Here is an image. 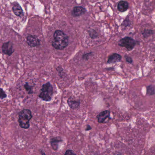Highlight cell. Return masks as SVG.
<instances>
[{
    "label": "cell",
    "instance_id": "obj_15",
    "mask_svg": "<svg viewBox=\"0 0 155 155\" xmlns=\"http://www.w3.org/2000/svg\"><path fill=\"white\" fill-rule=\"evenodd\" d=\"M25 88L26 89V91L28 92V93L32 94L33 93V87L29 85L28 83H26L24 85Z\"/></svg>",
    "mask_w": 155,
    "mask_h": 155
},
{
    "label": "cell",
    "instance_id": "obj_7",
    "mask_svg": "<svg viewBox=\"0 0 155 155\" xmlns=\"http://www.w3.org/2000/svg\"><path fill=\"white\" fill-rule=\"evenodd\" d=\"M110 112L109 111H104L101 112L97 115V121L99 123H105L107 120L110 118Z\"/></svg>",
    "mask_w": 155,
    "mask_h": 155
},
{
    "label": "cell",
    "instance_id": "obj_6",
    "mask_svg": "<svg viewBox=\"0 0 155 155\" xmlns=\"http://www.w3.org/2000/svg\"><path fill=\"white\" fill-rule=\"evenodd\" d=\"M26 42L29 46L31 47H35L39 46L40 45V40L35 35H29L27 36L26 38Z\"/></svg>",
    "mask_w": 155,
    "mask_h": 155
},
{
    "label": "cell",
    "instance_id": "obj_13",
    "mask_svg": "<svg viewBox=\"0 0 155 155\" xmlns=\"http://www.w3.org/2000/svg\"><path fill=\"white\" fill-rule=\"evenodd\" d=\"M62 140L60 138L57 137V138H53L51 139V144L52 147L54 151H57L58 150V147H59V144L60 142H62Z\"/></svg>",
    "mask_w": 155,
    "mask_h": 155
},
{
    "label": "cell",
    "instance_id": "obj_9",
    "mask_svg": "<svg viewBox=\"0 0 155 155\" xmlns=\"http://www.w3.org/2000/svg\"><path fill=\"white\" fill-rule=\"evenodd\" d=\"M12 10L15 14L17 16L21 17L23 15V12L21 5L18 3H15L12 7Z\"/></svg>",
    "mask_w": 155,
    "mask_h": 155
},
{
    "label": "cell",
    "instance_id": "obj_19",
    "mask_svg": "<svg viewBox=\"0 0 155 155\" xmlns=\"http://www.w3.org/2000/svg\"><path fill=\"white\" fill-rule=\"evenodd\" d=\"M76 154L72 150H68L66 151L65 155H75Z\"/></svg>",
    "mask_w": 155,
    "mask_h": 155
},
{
    "label": "cell",
    "instance_id": "obj_4",
    "mask_svg": "<svg viewBox=\"0 0 155 155\" xmlns=\"http://www.w3.org/2000/svg\"><path fill=\"white\" fill-rule=\"evenodd\" d=\"M135 40L130 37H126L120 40L119 45L126 48L128 51H131L134 49L136 44Z\"/></svg>",
    "mask_w": 155,
    "mask_h": 155
},
{
    "label": "cell",
    "instance_id": "obj_8",
    "mask_svg": "<svg viewBox=\"0 0 155 155\" xmlns=\"http://www.w3.org/2000/svg\"><path fill=\"white\" fill-rule=\"evenodd\" d=\"M122 59V56L117 53H114L109 56L107 61V63L112 64L120 62Z\"/></svg>",
    "mask_w": 155,
    "mask_h": 155
},
{
    "label": "cell",
    "instance_id": "obj_11",
    "mask_svg": "<svg viewBox=\"0 0 155 155\" xmlns=\"http://www.w3.org/2000/svg\"><path fill=\"white\" fill-rule=\"evenodd\" d=\"M85 12V9L82 6H76L73 10L72 15L74 16H80L84 14Z\"/></svg>",
    "mask_w": 155,
    "mask_h": 155
},
{
    "label": "cell",
    "instance_id": "obj_17",
    "mask_svg": "<svg viewBox=\"0 0 155 155\" xmlns=\"http://www.w3.org/2000/svg\"><path fill=\"white\" fill-rule=\"evenodd\" d=\"M152 33H153V31L152 30H145L144 31V32L143 33V35L145 37H147V36H148L151 35Z\"/></svg>",
    "mask_w": 155,
    "mask_h": 155
},
{
    "label": "cell",
    "instance_id": "obj_14",
    "mask_svg": "<svg viewBox=\"0 0 155 155\" xmlns=\"http://www.w3.org/2000/svg\"><path fill=\"white\" fill-rule=\"evenodd\" d=\"M155 88L153 86L150 85L147 88V93L149 95H153L155 94Z\"/></svg>",
    "mask_w": 155,
    "mask_h": 155
},
{
    "label": "cell",
    "instance_id": "obj_10",
    "mask_svg": "<svg viewBox=\"0 0 155 155\" xmlns=\"http://www.w3.org/2000/svg\"><path fill=\"white\" fill-rule=\"evenodd\" d=\"M68 104L69 106L72 109H77L80 105V102L75 100L74 98L70 97L68 100Z\"/></svg>",
    "mask_w": 155,
    "mask_h": 155
},
{
    "label": "cell",
    "instance_id": "obj_18",
    "mask_svg": "<svg viewBox=\"0 0 155 155\" xmlns=\"http://www.w3.org/2000/svg\"><path fill=\"white\" fill-rule=\"evenodd\" d=\"M125 58L126 60V61L127 62L131 64L133 63V60H132V59L131 57H129V56H125Z\"/></svg>",
    "mask_w": 155,
    "mask_h": 155
},
{
    "label": "cell",
    "instance_id": "obj_1",
    "mask_svg": "<svg viewBox=\"0 0 155 155\" xmlns=\"http://www.w3.org/2000/svg\"><path fill=\"white\" fill-rule=\"evenodd\" d=\"M69 43L67 35L62 31L57 30L54 35V40L52 42L53 47L57 50H63L67 47Z\"/></svg>",
    "mask_w": 155,
    "mask_h": 155
},
{
    "label": "cell",
    "instance_id": "obj_21",
    "mask_svg": "<svg viewBox=\"0 0 155 155\" xmlns=\"http://www.w3.org/2000/svg\"><path fill=\"white\" fill-rule=\"evenodd\" d=\"M92 129V127L89 125L87 126L86 128V131H88V130H90Z\"/></svg>",
    "mask_w": 155,
    "mask_h": 155
},
{
    "label": "cell",
    "instance_id": "obj_5",
    "mask_svg": "<svg viewBox=\"0 0 155 155\" xmlns=\"http://www.w3.org/2000/svg\"><path fill=\"white\" fill-rule=\"evenodd\" d=\"M2 52L8 56L12 55V54L14 52L13 48V45L11 42L4 43L2 46Z\"/></svg>",
    "mask_w": 155,
    "mask_h": 155
},
{
    "label": "cell",
    "instance_id": "obj_3",
    "mask_svg": "<svg viewBox=\"0 0 155 155\" xmlns=\"http://www.w3.org/2000/svg\"><path fill=\"white\" fill-rule=\"evenodd\" d=\"M53 94V88L50 82L44 84L42 86L41 93L39 95L40 98L45 101L49 102L52 99Z\"/></svg>",
    "mask_w": 155,
    "mask_h": 155
},
{
    "label": "cell",
    "instance_id": "obj_20",
    "mask_svg": "<svg viewBox=\"0 0 155 155\" xmlns=\"http://www.w3.org/2000/svg\"><path fill=\"white\" fill-rule=\"evenodd\" d=\"M91 54V53H87L86 54L84 55V56H83V58L84 59H86V60H87L88 58V57H89V56Z\"/></svg>",
    "mask_w": 155,
    "mask_h": 155
},
{
    "label": "cell",
    "instance_id": "obj_2",
    "mask_svg": "<svg viewBox=\"0 0 155 155\" xmlns=\"http://www.w3.org/2000/svg\"><path fill=\"white\" fill-rule=\"evenodd\" d=\"M32 118L31 112L29 109H24L19 113L18 122L20 126L25 129L30 127V121Z\"/></svg>",
    "mask_w": 155,
    "mask_h": 155
},
{
    "label": "cell",
    "instance_id": "obj_12",
    "mask_svg": "<svg viewBox=\"0 0 155 155\" xmlns=\"http://www.w3.org/2000/svg\"><path fill=\"white\" fill-rule=\"evenodd\" d=\"M129 5L127 2L124 1H121L119 2L117 5L118 10L121 12H124L128 9Z\"/></svg>",
    "mask_w": 155,
    "mask_h": 155
},
{
    "label": "cell",
    "instance_id": "obj_16",
    "mask_svg": "<svg viewBox=\"0 0 155 155\" xmlns=\"http://www.w3.org/2000/svg\"><path fill=\"white\" fill-rule=\"evenodd\" d=\"M7 95L5 93L2 89L0 88V99H4V98H6Z\"/></svg>",
    "mask_w": 155,
    "mask_h": 155
}]
</instances>
